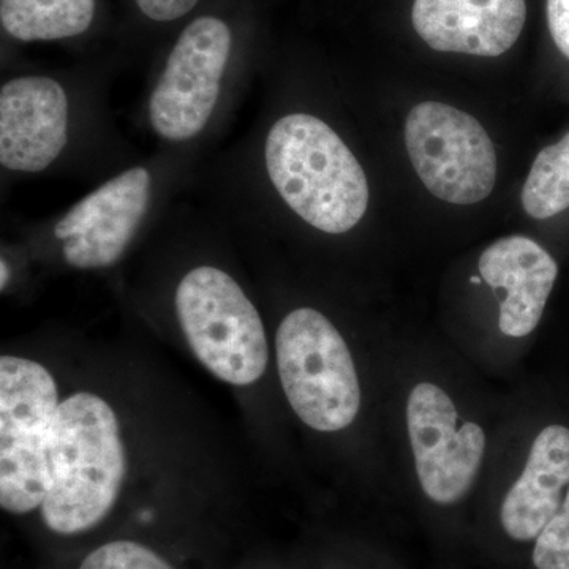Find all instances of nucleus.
Here are the masks:
<instances>
[{
  "mask_svg": "<svg viewBox=\"0 0 569 569\" xmlns=\"http://www.w3.org/2000/svg\"><path fill=\"white\" fill-rule=\"evenodd\" d=\"M515 387L489 380L443 337L396 335L389 429L408 520L448 567L468 557L471 520Z\"/></svg>",
  "mask_w": 569,
  "mask_h": 569,
  "instance_id": "f257e3e1",
  "label": "nucleus"
},
{
  "mask_svg": "<svg viewBox=\"0 0 569 569\" xmlns=\"http://www.w3.org/2000/svg\"><path fill=\"white\" fill-rule=\"evenodd\" d=\"M395 340L388 331L358 353L331 318L298 307L280 321L274 346L280 387L298 421L318 436L358 433L400 498L389 429Z\"/></svg>",
  "mask_w": 569,
  "mask_h": 569,
  "instance_id": "f03ea898",
  "label": "nucleus"
},
{
  "mask_svg": "<svg viewBox=\"0 0 569 569\" xmlns=\"http://www.w3.org/2000/svg\"><path fill=\"white\" fill-rule=\"evenodd\" d=\"M529 377L515 387L507 426L471 520L468 557L520 569L569 488V425L542 410Z\"/></svg>",
  "mask_w": 569,
  "mask_h": 569,
  "instance_id": "7ed1b4c3",
  "label": "nucleus"
},
{
  "mask_svg": "<svg viewBox=\"0 0 569 569\" xmlns=\"http://www.w3.org/2000/svg\"><path fill=\"white\" fill-rule=\"evenodd\" d=\"M48 468L40 515L52 533H84L107 518L126 477L121 429L107 400L78 392L61 402L48 438Z\"/></svg>",
  "mask_w": 569,
  "mask_h": 569,
  "instance_id": "20e7f679",
  "label": "nucleus"
},
{
  "mask_svg": "<svg viewBox=\"0 0 569 569\" xmlns=\"http://www.w3.org/2000/svg\"><path fill=\"white\" fill-rule=\"evenodd\" d=\"M266 168L277 192L306 223L346 234L369 206V183L346 142L316 116L295 112L269 130Z\"/></svg>",
  "mask_w": 569,
  "mask_h": 569,
  "instance_id": "39448f33",
  "label": "nucleus"
},
{
  "mask_svg": "<svg viewBox=\"0 0 569 569\" xmlns=\"http://www.w3.org/2000/svg\"><path fill=\"white\" fill-rule=\"evenodd\" d=\"M174 305L187 342L212 376L234 387L264 376V325L233 277L213 266L194 268L179 282Z\"/></svg>",
  "mask_w": 569,
  "mask_h": 569,
  "instance_id": "423d86ee",
  "label": "nucleus"
},
{
  "mask_svg": "<svg viewBox=\"0 0 569 569\" xmlns=\"http://www.w3.org/2000/svg\"><path fill=\"white\" fill-rule=\"evenodd\" d=\"M59 406L50 370L31 359H0V507L10 515L40 508L50 488L48 438Z\"/></svg>",
  "mask_w": 569,
  "mask_h": 569,
  "instance_id": "0eeeda50",
  "label": "nucleus"
},
{
  "mask_svg": "<svg viewBox=\"0 0 569 569\" xmlns=\"http://www.w3.org/2000/svg\"><path fill=\"white\" fill-rule=\"evenodd\" d=\"M406 146L419 179L438 200L477 204L497 182V152L485 127L440 102H422L408 114Z\"/></svg>",
  "mask_w": 569,
  "mask_h": 569,
  "instance_id": "6e6552de",
  "label": "nucleus"
},
{
  "mask_svg": "<svg viewBox=\"0 0 569 569\" xmlns=\"http://www.w3.org/2000/svg\"><path fill=\"white\" fill-rule=\"evenodd\" d=\"M230 52L227 22L201 17L187 26L149 100V121L160 137L179 142L203 132L219 102Z\"/></svg>",
  "mask_w": 569,
  "mask_h": 569,
  "instance_id": "1a4fd4ad",
  "label": "nucleus"
},
{
  "mask_svg": "<svg viewBox=\"0 0 569 569\" xmlns=\"http://www.w3.org/2000/svg\"><path fill=\"white\" fill-rule=\"evenodd\" d=\"M151 174L137 167L78 201L54 228L63 257L77 269L114 264L132 242L149 203Z\"/></svg>",
  "mask_w": 569,
  "mask_h": 569,
  "instance_id": "9d476101",
  "label": "nucleus"
},
{
  "mask_svg": "<svg viewBox=\"0 0 569 569\" xmlns=\"http://www.w3.org/2000/svg\"><path fill=\"white\" fill-rule=\"evenodd\" d=\"M69 141V99L48 77L14 78L0 91V163L18 173H40Z\"/></svg>",
  "mask_w": 569,
  "mask_h": 569,
  "instance_id": "9b49d317",
  "label": "nucleus"
},
{
  "mask_svg": "<svg viewBox=\"0 0 569 569\" xmlns=\"http://www.w3.org/2000/svg\"><path fill=\"white\" fill-rule=\"evenodd\" d=\"M526 0H415V31L432 50L498 58L526 24Z\"/></svg>",
  "mask_w": 569,
  "mask_h": 569,
  "instance_id": "f8f14e48",
  "label": "nucleus"
},
{
  "mask_svg": "<svg viewBox=\"0 0 569 569\" xmlns=\"http://www.w3.org/2000/svg\"><path fill=\"white\" fill-rule=\"evenodd\" d=\"M477 272L507 288L520 332L531 346L559 279L556 258L535 239L507 236L479 253Z\"/></svg>",
  "mask_w": 569,
  "mask_h": 569,
  "instance_id": "ddd939ff",
  "label": "nucleus"
},
{
  "mask_svg": "<svg viewBox=\"0 0 569 569\" xmlns=\"http://www.w3.org/2000/svg\"><path fill=\"white\" fill-rule=\"evenodd\" d=\"M96 0H0V21L21 41L69 39L88 31Z\"/></svg>",
  "mask_w": 569,
  "mask_h": 569,
  "instance_id": "4468645a",
  "label": "nucleus"
},
{
  "mask_svg": "<svg viewBox=\"0 0 569 569\" xmlns=\"http://www.w3.org/2000/svg\"><path fill=\"white\" fill-rule=\"evenodd\" d=\"M522 206L537 220L569 208V133L538 153L523 183Z\"/></svg>",
  "mask_w": 569,
  "mask_h": 569,
  "instance_id": "2eb2a0df",
  "label": "nucleus"
},
{
  "mask_svg": "<svg viewBox=\"0 0 569 569\" xmlns=\"http://www.w3.org/2000/svg\"><path fill=\"white\" fill-rule=\"evenodd\" d=\"M520 569H569V488L559 511L535 539Z\"/></svg>",
  "mask_w": 569,
  "mask_h": 569,
  "instance_id": "dca6fc26",
  "label": "nucleus"
},
{
  "mask_svg": "<svg viewBox=\"0 0 569 569\" xmlns=\"http://www.w3.org/2000/svg\"><path fill=\"white\" fill-rule=\"evenodd\" d=\"M80 569H174L162 556L129 539L110 541L93 549Z\"/></svg>",
  "mask_w": 569,
  "mask_h": 569,
  "instance_id": "f3484780",
  "label": "nucleus"
},
{
  "mask_svg": "<svg viewBox=\"0 0 569 569\" xmlns=\"http://www.w3.org/2000/svg\"><path fill=\"white\" fill-rule=\"evenodd\" d=\"M137 3L153 21H174L192 11L198 0H137Z\"/></svg>",
  "mask_w": 569,
  "mask_h": 569,
  "instance_id": "a211bd4d",
  "label": "nucleus"
},
{
  "mask_svg": "<svg viewBox=\"0 0 569 569\" xmlns=\"http://www.w3.org/2000/svg\"><path fill=\"white\" fill-rule=\"evenodd\" d=\"M548 24L557 48L569 59V0H548Z\"/></svg>",
  "mask_w": 569,
  "mask_h": 569,
  "instance_id": "6ab92c4d",
  "label": "nucleus"
},
{
  "mask_svg": "<svg viewBox=\"0 0 569 569\" xmlns=\"http://www.w3.org/2000/svg\"><path fill=\"white\" fill-rule=\"evenodd\" d=\"M0 269H2V277H0V287L3 288L7 287V283H9L10 280V269L9 264L6 263V261L2 260V264H0Z\"/></svg>",
  "mask_w": 569,
  "mask_h": 569,
  "instance_id": "aec40b11",
  "label": "nucleus"
},
{
  "mask_svg": "<svg viewBox=\"0 0 569 569\" xmlns=\"http://www.w3.org/2000/svg\"><path fill=\"white\" fill-rule=\"evenodd\" d=\"M388 569H408V568L406 567V563H403L402 559H400V557H399V559H397L395 561V563H392L391 567H389Z\"/></svg>",
  "mask_w": 569,
  "mask_h": 569,
  "instance_id": "412c9836",
  "label": "nucleus"
}]
</instances>
